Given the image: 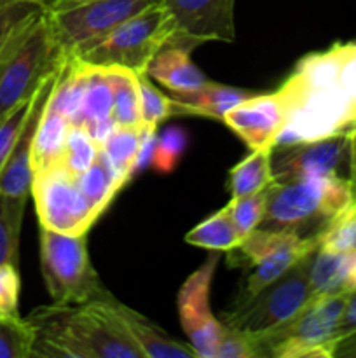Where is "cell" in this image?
<instances>
[{
  "label": "cell",
  "mask_w": 356,
  "mask_h": 358,
  "mask_svg": "<svg viewBox=\"0 0 356 358\" xmlns=\"http://www.w3.org/2000/svg\"><path fill=\"white\" fill-rule=\"evenodd\" d=\"M218 262L220 252H209L208 259L188 275L177 296L180 325L198 358H215L218 345L222 322L213 315L209 304L213 276Z\"/></svg>",
  "instance_id": "cell-11"
},
{
  "label": "cell",
  "mask_w": 356,
  "mask_h": 358,
  "mask_svg": "<svg viewBox=\"0 0 356 358\" xmlns=\"http://www.w3.org/2000/svg\"><path fill=\"white\" fill-rule=\"evenodd\" d=\"M77 182H79L80 191L100 215L107 210L114 196L124 187V182L121 180L103 150H100L96 161L82 175L77 177Z\"/></svg>",
  "instance_id": "cell-26"
},
{
  "label": "cell",
  "mask_w": 356,
  "mask_h": 358,
  "mask_svg": "<svg viewBox=\"0 0 356 358\" xmlns=\"http://www.w3.org/2000/svg\"><path fill=\"white\" fill-rule=\"evenodd\" d=\"M175 35L173 17L161 2L126 20L75 58L98 69H126L147 76L150 62L173 42Z\"/></svg>",
  "instance_id": "cell-4"
},
{
  "label": "cell",
  "mask_w": 356,
  "mask_h": 358,
  "mask_svg": "<svg viewBox=\"0 0 356 358\" xmlns=\"http://www.w3.org/2000/svg\"><path fill=\"white\" fill-rule=\"evenodd\" d=\"M356 332V290L348 296V301H346L344 313H342V322H341V331H339V339L337 343L341 341L346 336Z\"/></svg>",
  "instance_id": "cell-38"
},
{
  "label": "cell",
  "mask_w": 356,
  "mask_h": 358,
  "mask_svg": "<svg viewBox=\"0 0 356 358\" xmlns=\"http://www.w3.org/2000/svg\"><path fill=\"white\" fill-rule=\"evenodd\" d=\"M215 358H257L253 334L222 324Z\"/></svg>",
  "instance_id": "cell-36"
},
{
  "label": "cell",
  "mask_w": 356,
  "mask_h": 358,
  "mask_svg": "<svg viewBox=\"0 0 356 358\" xmlns=\"http://www.w3.org/2000/svg\"><path fill=\"white\" fill-rule=\"evenodd\" d=\"M349 145H351V159H349V180L356 192V121L349 129Z\"/></svg>",
  "instance_id": "cell-39"
},
{
  "label": "cell",
  "mask_w": 356,
  "mask_h": 358,
  "mask_svg": "<svg viewBox=\"0 0 356 358\" xmlns=\"http://www.w3.org/2000/svg\"><path fill=\"white\" fill-rule=\"evenodd\" d=\"M318 248H320V240H302V238L290 240L274 254L265 257L264 261L255 264L253 268H250V275L246 276V282L241 287L234 304L244 303V301L255 297L265 287L281 278L297 262H300L307 255L314 254Z\"/></svg>",
  "instance_id": "cell-19"
},
{
  "label": "cell",
  "mask_w": 356,
  "mask_h": 358,
  "mask_svg": "<svg viewBox=\"0 0 356 358\" xmlns=\"http://www.w3.org/2000/svg\"><path fill=\"white\" fill-rule=\"evenodd\" d=\"M272 184V149L251 150L244 159L230 168L227 177V191L230 192V198L255 194Z\"/></svg>",
  "instance_id": "cell-23"
},
{
  "label": "cell",
  "mask_w": 356,
  "mask_h": 358,
  "mask_svg": "<svg viewBox=\"0 0 356 358\" xmlns=\"http://www.w3.org/2000/svg\"><path fill=\"white\" fill-rule=\"evenodd\" d=\"M140 98H142L143 128L157 129L161 122L180 114L178 103L171 94H164L156 87L149 76H140Z\"/></svg>",
  "instance_id": "cell-33"
},
{
  "label": "cell",
  "mask_w": 356,
  "mask_h": 358,
  "mask_svg": "<svg viewBox=\"0 0 356 358\" xmlns=\"http://www.w3.org/2000/svg\"><path fill=\"white\" fill-rule=\"evenodd\" d=\"M163 0H72L45 9L49 30L61 58H75L115 27Z\"/></svg>",
  "instance_id": "cell-6"
},
{
  "label": "cell",
  "mask_w": 356,
  "mask_h": 358,
  "mask_svg": "<svg viewBox=\"0 0 356 358\" xmlns=\"http://www.w3.org/2000/svg\"><path fill=\"white\" fill-rule=\"evenodd\" d=\"M355 203L356 192L349 178L313 177L274 182L257 229L321 240L328 227Z\"/></svg>",
  "instance_id": "cell-3"
},
{
  "label": "cell",
  "mask_w": 356,
  "mask_h": 358,
  "mask_svg": "<svg viewBox=\"0 0 356 358\" xmlns=\"http://www.w3.org/2000/svg\"><path fill=\"white\" fill-rule=\"evenodd\" d=\"M349 131L325 138L276 145L272 149L274 182L313 177L349 178Z\"/></svg>",
  "instance_id": "cell-12"
},
{
  "label": "cell",
  "mask_w": 356,
  "mask_h": 358,
  "mask_svg": "<svg viewBox=\"0 0 356 358\" xmlns=\"http://www.w3.org/2000/svg\"><path fill=\"white\" fill-rule=\"evenodd\" d=\"M61 63L63 58L52 41L44 10L0 62V121L30 100Z\"/></svg>",
  "instance_id": "cell-8"
},
{
  "label": "cell",
  "mask_w": 356,
  "mask_h": 358,
  "mask_svg": "<svg viewBox=\"0 0 356 358\" xmlns=\"http://www.w3.org/2000/svg\"><path fill=\"white\" fill-rule=\"evenodd\" d=\"M27 199L28 198L0 192V264L10 262L17 266L20 233Z\"/></svg>",
  "instance_id": "cell-29"
},
{
  "label": "cell",
  "mask_w": 356,
  "mask_h": 358,
  "mask_svg": "<svg viewBox=\"0 0 356 358\" xmlns=\"http://www.w3.org/2000/svg\"><path fill=\"white\" fill-rule=\"evenodd\" d=\"M177 35L170 45L192 51L205 42H234L236 0H163Z\"/></svg>",
  "instance_id": "cell-13"
},
{
  "label": "cell",
  "mask_w": 356,
  "mask_h": 358,
  "mask_svg": "<svg viewBox=\"0 0 356 358\" xmlns=\"http://www.w3.org/2000/svg\"><path fill=\"white\" fill-rule=\"evenodd\" d=\"M142 138L143 128H119V126H115V129L101 147V150L108 157V161L124 184L136 173Z\"/></svg>",
  "instance_id": "cell-28"
},
{
  "label": "cell",
  "mask_w": 356,
  "mask_h": 358,
  "mask_svg": "<svg viewBox=\"0 0 356 358\" xmlns=\"http://www.w3.org/2000/svg\"><path fill=\"white\" fill-rule=\"evenodd\" d=\"M269 189H271V185L264 191L255 192V194L243 196V198H230V201L225 205L241 241L260 226L265 206H267Z\"/></svg>",
  "instance_id": "cell-34"
},
{
  "label": "cell",
  "mask_w": 356,
  "mask_h": 358,
  "mask_svg": "<svg viewBox=\"0 0 356 358\" xmlns=\"http://www.w3.org/2000/svg\"><path fill=\"white\" fill-rule=\"evenodd\" d=\"M35 2H38V3H40V6L44 7V9H47V7H51L52 3L56 2V0H35Z\"/></svg>",
  "instance_id": "cell-40"
},
{
  "label": "cell",
  "mask_w": 356,
  "mask_h": 358,
  "mask_svg": "<svg viewBox=\"0 0 356 358\" xmlns=\"http://www.w3.org/2000/svg\"><path fill=\"white\" fill-rule=\"evenodd\" d=\"M279 87L290 115L276 145L349 131L356 121V41L304 56Z\"/></svg>",
  "instance_id": "cell-1"
},
{
  "label": "cell",
  "mask_w": 356,
  "mask_h": 358,
  "mask_svg": "<svg viewBox=\"0 0 356 358\" xmlns=\"http://www.w3.org/2000/svg\"><path fill=\"white\" fill-rule=\"evenodd\" d=\"M114 90L112 119L119 128H143L140 76L126 69H105Z\"/></svg>",
  "instance_id": "cell-24"
},
{
  "label": "cell",
  "mask_w": 356,
  "mask_h": 358,
  "mask_svg": "<svg viewBox=\"0 0 356 358\" xmlns=\"http://www.w3.org/2000/svg\"><path fill=\"white\" fill-rule=\"evenodd\" d=\"M348 296L313 297L288 322L253 334L257 358H334Z\"/></svg>",
  "instance_id": "cell-5"
},
{
  "label": "cell",
  "mask_w": 356,
  "mask_h": 358,
  "mask_svg": "<svg viewBox=\"0 0 356 358\" xmlns=\"http://www.w3.org/2000/svg\"><path fill=\"white\" fill-rule=\"evenodd\" d=\"M313 296H339L356 290V248L334 250L320 247L309 269Z\"/></svg>",
  "instance_id": "cell-17"
},
{
  "label": "cell",
  "mask_w": 356,
  "mask_h": 358,
  "mask_svg": "<svg viewBox=\"0 0 356 358\" xmlns=\"http://www.w3.org/2000/svg\"><path fill=\"white\" fill-rule=\"evenodd\" d=\"M185 241L194 247L206 248V250L216 252H230L241 243V238L234 227L232 220L229 217V210L223 206L222 210L209 215L195 227H192L185 234Z\"/></svg>",
  "instance_id": "cell-27"
},
{
  "label": "cell",
  "mask_w": 356,
  "mask_h": 358,
  "mask_svg": "<svg viewBox=\"0 0 356 358\" xmlns=\"http://www.w3.org/2000/svg\"><path fill=\"white\" fill-rule=\"evenodd\" d=\"M112 294L84 304H54L28 315L34 357L145 358L112 308Z\"/></svg>",
  "instance_id": "cell-2"
},
{
  "label": "cell",
  "mask_w": 356,
  "mask_h": 358,
  "mask_svg": "<svg viewBox=\"0 0 356 358\" xmlns=\"http://www.w3.org/2000/svg\"><path fill=\"white\" fill-rule=\"evenodd\" d=\"M147 76L157 80L170 94L191 93L208 83V77L194 65L191 51L180 45H166L150 62Z\"/></svg>",
  "instance_id": "cell-20"
},
{
  "label": "cell",
  "mask_w": 356,
  "mask_h": 358,
  "mask_svg": "<svg viewBox=\"0 0 356 358\" xmlns=\"http://www.w3.org/2000/svg\"><path fill=\"white\" fill-rule=\"evenodd\" d=\"M20 290L21 280L17 266L10 262L0 264V318L20 315Z\"/></svg>",
  "instance_id": "cell-37"
},
{
  "label": "cell",
  "mask_w": 356,
  "mask_h": 358,
  "mask_svg": "<svg viewBox=\"0 0 356 358\" xmlns=\"http://www.w3.org/2000/svg\"><path fill=\"white\" fill-rule=\"evenodd\" d=\"M40 227L61 234H87L100 213L80 191L77 177L63 166L35 171L31 182Z\"/></svg>",
  "instance_id": "cell-10"
},
{
  "label": "cell",
  "mask_w": 356,
  "mask_h": 358,
  "mask_svg": "<svg viewBox=\"0 0 356 358\" xmlns=\"http://www.w3.org/2000/svg\"><path fill=\"white\" fill-rule=\"evenodd\" d=\"M255 91L243 90L236 86H225V84L208 80L205 86L191 93L171 94L178 103L181 115H201V117L223 121V115L239 105L241 101L253 96Z\"/></svg>",
  "instance_id": "cell-21"
},
{
  "label": "cell",
  "mask_w": 356,
  "mask_h": 358,
  "mask_svg": "<svg viewBox=\"0 0 356 358\" xmlns=\"http://www.w3.org/2000/svg\"><path fill=\"white\" fill-rule=\"evenodd\" d=\"M40 269L54 304H84L110 296L87 254V234H61L40 227Z\"/></svg>",
  "instance_id": "cell-7"
},
{
  "label": "cell",
  "mask_w": 356,
  "mask_h": 358,
  "mask_svg": "<svg viewBox=\"0 0 356 358\" xmlns=\"http://www.w3.org/2000/svg\"><path fill=\"white\" fill-rule=\"evenodd\" d=\"M58 70L51 73L35 93L31 101V110L28 114L27 124L10 152L9 159L6 161L0 170V192L10 196H21L28 198L31 194V182H34V164H31V149H34V138L37 133L38 122H40L42 112L49 100L54 79Z\"/></svg>",
  "instance_id": "cell-15"
},
{
  "label": "cell",
  "mask_w": 356,
  "mask_h": 358,
  "mask_svg": "<svg viewBox=\"0 0 356 358\" xmlns=\"http://www.w3.org/2000/svg\"><path fill=\"white\" fill-rule=\"evenodd\" d=\"M188 147V135L181 126L173 124L164 128L159 135H156L152 150L154 170L161 175H170L177 170Z\"/></svg>",
  "instance_id": "cell-31"
},
{
  "label": "cell",
  "mask_w": 356,
  "mask_h": 358,
  "mask_svg": "<svg viewBox=\"0 0 356 358\" xmlns=\"http://www.w3.org/2000/svg\"><path fill=\"white\" fill-rule=\"evenodd\" d=\"M313 255L297 262L281 278L265 287L255 297L232 304L220 322L248 334H262L295 317L314 297L309 278Z\"/></svg>",
  "instance_id": "cell-9"
},
{
  "label": "cell",
  "mask_w": 356,
  "mask_h": 358,
  "mask_svg": "<svg viewBox=\"0 0 356 358\" xmlns=\"http://www.w3.org/2000/svg\"><path fill=\"white\" fill-rule=\"evenodd\" d=\"M35 329L28 318H0V358L34 357Z\"/></svg>",
  "instance_id": "cell-32"
},
{
  "label": "cell",
  "mask_w": 356,
  "mask_h": 358,
  "mask_svg": "<svg viewBox=\"0 0 356 358\" xmlns=\"http://www.w3.org/2000/svg\"><path fill=\"white\" fill-rule=\"evenodd\" d=\"M70 126L72 124H70L65 115H61L58 110H54V108L45 103L37 133H35L34 149H31L34 173L59 164Z\"/></svg>",
  "instance_id": "cell-22"
},
{
  "label": "cell",
  "mask_w": 356,
  "mask_h": 358,
  "mask_svg": "<svg viewBox=\"0 0 356 358\" xmlns=\"http://www.w3.org/2000/svg\"><path fill=\"white\" fill-rule=\"evenodd\" d=\"M56 2H72V0H56Z\"/></svg>",
  "instance_id": "cell-41"
},
{
  "label": "cell",
  "mask_w": 356,
  "mask_h": 358,
  "mask_svg": "<svg viewBox=\"0 0 356 358\" xmlns=\"http://www.w3.org/2000/svg\"><path fill=\"white\" fill-rule=\"evenodd\" d=\"M112 107H114V90L107 70L87 65V86L77 124L84 126L100 147H103L110 133L115 129Z\"/></svg>",
  "instance_id": "cell-18"
},
{
  "label": "cell",
  "mask_w": 356,
  "mask_h": 358,
  "mask_svg": "<svg viewBox=\"0 0 356 358\" xmlns=\"http://www.w3.org/2000/svg\"><path fill=\"white\" fill-rule=\"evenodd\" d=\"M112 308L145 358H198L191 345L177 341L133 308L112 297Z\"/></svg>",
  "instance_id": "cell-16"
},
{
  "label": "cell",
  "mask_w": 356,
  "mask_h": 358,
  "mask_svg": "<svg viewBox=\"0 0 356 358\" xmlns=\"http://www.w3.org/2000/svg\"><path fill=\"white\" fill-rule=\"evenodd\" d=\"M290 115L285 91L255 93L223 115V124L239 136L250 150L274 149Z\"/></svg>",
  "instance_id": "cell-14"
},
{
  "label": "cell",
  "mask_w": 356,
  "mask_h": 358,
  "mask_svg": "<svg viewBox=\"0 0 356 358\" xmlns=\"http://www.w3.org/2000/svg\"><path fill=\"white\" fill-rule=\"evenodd\" d=\"M35 93H37V91H35ZM34 96H31L28 101H24V103H21L20 107L14 108L10 114H7L6 117L0 121V170L3 168L6 161L9 159L10 152H13L21 131H23L24 124H27V119L31 110V101H34Z\"/></svg>",
  "instance_id": "cell-35"
},
{
  "label": "cell",
  "mask_w": 356,
  "mask_h": 358,
  "mask_svg": "<svg viewBox=\"0 0 356 358\" xmlns=\"http://www.w3.org/2000/svg\"><path fill=\"white\" fill-rule=\"evenodd\" d=\"M100 150L101 147L84 126L72 124L66 136L61 159H59V166L65 168L73 177H79L96 161Z\"/></svg>",
  "instance_id": "cell-30"
},
{
  "label": "cell",
  "mask_w": 356,
  "mask_h": 358,
  "mask_svg": "<svg viewBox=\"0 0 356 358\" xmlns=\"http://www.w3.org/2000/svg\"><path fill=\"white\" fill-rule=\"evenodd\" d=\"M35 0H0V62L44 14Z\"/></svg>",
  "instance_id": "cell-25"
}]
</instances>
